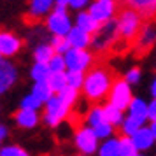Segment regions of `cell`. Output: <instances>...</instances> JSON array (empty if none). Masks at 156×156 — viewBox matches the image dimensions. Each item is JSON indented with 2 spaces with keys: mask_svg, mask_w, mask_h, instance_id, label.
Returning a JSON list of instances; mask_svg holds the SVG:
<instances>
[{
  "mask_svg": "<svg viewBox=\"0 0 156 156\" xmlns=\"http://www.w3.org/2000/svg\"><path fill=\"white\" fill-rule=\"evenodd\" d=\"M114 74L107 65L93 63L84 74V84H83V97L91 104H100L107 98L114 83Z\"/></svg>",
  "mask_w": 156,
  "mask_h": 156,
  "instance_id": "obj_1",
  "label": "cell"
},
{
  "mask_svg": "<svg viewBox=\"0 0 156 156\" xmlns=\"http://www.w3.org/2000/svg\"><path fill=\"white\" fill-rule=\"evenodd\" d=\"M118 27H119V37L133 48L135 41H137V37H139L142 27H144V25H142L140 14H139L137 11H133V9L125 7L119 12Z\"/></svg>",
  "mask_w": 156,
  "mask_h": 156,
  "instance_id": "obj_2",
  "label": "cell"
},
{
  "mask_svg": "<svg viewBox=\"0 0 156 156\" xmlns=\"http://www.w3.org/2000/svg\"><path fill=\"white\" fill-rule=\"evenodd\" d=\"M70 109L72 107L67 105L58 95H53V97L44 104V114H42L44 125L49 126V128H56L62 121L69 118Z\"/></svg>",
  "mask_w": 156,
  "mask_h": 156,
  "instance_id": "obj_3",
  "label": "cell"
},
{
  "mask_svg": "<svg viewBox=\"0 0 156 156\" xmlns=\"http://www.w3.org/2000/svg\"><path fill=\"white\" fill-rule=\"evenodd\" d=\"M119 35V27H118V20L111 18L109 21L100 23L98 30L95 32V35L91 39L93 48L97 51H109L114 41Z\"/></svg>",
  "mask_w": 156,
  "mask_h": 156,
  "instance_id": "obj_4",
  "label": "cell"
},
{
  "mask_svg": "<svg viewBox=\"0 0 156 156\" xmlns=\"http://www.w3.org/2000/svg\"><path fill=\"white\" fill-rule=\"evenodd\" d=\"M74 147L77 149L79 154H86V156H93L97 154V149L100 146L98 137L95 135L91 126H79L74 132Z\"/></svg>",
  "mask_w": 156,
  "mask_h": 156,
  "instance_id": "obj_5",
  "label": "cell"
},
{
  "mask_svg": "<svg viewBox=\"0 0 156 156\" xmlns=\"http://www.w3.org/2000/svg\"><path fill=\"white\" fill-rule=\"evenodd\" d=\"M132 98H133L132 86L128 84L125 79H114L112 86H111V91L107 95L109 104L116 105L121 111H126L128 105H130V102H132Z\"/></svg>",
  "mask_w": 156,
  "mask_h": 156,
  "instance_id": "obj_6",
  "label": "cell"
},
{
  "mask_svg": "<svg viewBox=\"0 0 156 156\" xmlns=\"http://www.w3.org/2000/svg\"><path fill=\"white\" fill-rule=\"evenodd\" d=\"M65 65L69 70H79L86 72L93 65V55H90L86 49H77V48H70L65 53Z\"/></svg>",
  "mask_w": 156,
  "mask_h": 156,
  "instance_id": "obj_7",
  "label": "cell"
},
{
  "mask_svg": "<svg viewBox=\"0 0 156 156\" xmlns=\"http://www.w3.org/2000/svg\"><path fill=\"white\" fill-rule=\"evenodd\" d=\"M48 28L55 34V35H67L70 32V20H69V14L65 12L63 7H56L55 12L48 18Z\"/></svg>",
  "mask_w": 156,
  "mask_h": 156,
  "instance_id": "obj_8",
  "label": "cell"
},
{
  "mask_svg": "<svg viewBox=\"0 0 156 156\" xmlns=\"http://www.w3.org/2000/svg\"><path fill=\"white\" fill-rule=\"evenodd\" d=\"M88 12H90L98 23H105V21H109V20L112 18V14L116 12V2H114V0H95Z\"/></svg>",
  "mask_w": 156,
  "mask_h": 156,
  "instance_id": "obj_9",
  "label": "cell"
},
{
  "mask_svg": "<svg viewBox=\"0 0 156 156\" xmlns=\"http://www.w3.org/2000/svg\"><path fill=\"white\" fill-rule=\"evenodd\" d=\"M130 139L135 144V147H137L139 153H147V151H151V149L154 147V144H156V139H154V135H153V132H151V128L144 126V125Z\"/></svg>",
  "mask_w": 156,
  "mask_h": 156,
  "instance_id": "obj_10",
  "label": "cell"
},
{
  "mask_svg": "<svg viewBox=\"0 0 156 156\" xmlns=\"http://www.w3.org/2000/svg\"><path fill=\"white\" fill-rule=\"evenodd\" d=\"M154 41H156V30L153 28V27H149V25H144L142 30H140V34H139V37H137V41H135V44H133L135 53H137L139 56L146 55V53L153 48Z\"/></svg>",
  "mask_w": 156,
  "mask_h": 156,
  "instance_id": "obj_11",
  "label": "cell"
},
{
  "mask_svg": "<svg viewBox=\"0 0 156 156\" xmlns=\"http://www.w3.org/2000/svg\"><path fill=\"white\" fill-rule=\"evenodd\" d=\"M14 123L20 128H23V130H34L41 123L39 111H32V109H23V107H20L14 112Z\"/></svg>",
  "mask_w": 156,
  "mask_h": 156,
  "instance_id": "obj_12",
  "label": "cell"
},
{
  "mask_svg": "<svg viewBox=\"0 0 156 156\" xmlns=\"http://www.w3.org/2000/svg\"><path fill=\"white\" fill-rule=\"evenodd\" d=\"M130 9L137 11L144 21H153L156 18V0H125Z\"/></svg>",
  "mask_w": 156,
  "mask_h": 156,
  "instance_id": "obj_13",
  "label": "cell"
},
{
  "mask_svg": "<svg viewBox=\"0 0 156 156\" xmlns=\"http://www.w3.org/2000/svg\"><path fill=\"white\" fill-rule=\"evenodd\" d=\"M20 49H21V41L14 34L0 30V55L5 58H11Z\"/></svg>",
  "mask_w": 156,
  "mask_h": 156,
  "instance_id": "obj_14",
  "label": "cell"
},
{
  "mask_svg": "<svg viewBox=\"0 0 156 156\" xmlns=\"http://www.w3.org/2000/svg\"><path fill=\"white\" fill-rule=\"evenodd\" d=\"M16 79H18L16 67L7 60H0V95L7 91L16 83Z\"/></svg>",
  "mask_w": 156,
  "mask_h": 156,
  "instance_id": "obj_15",
  "label": "cell"
},
{
  "mask_svg": "<svg viewBox=\"0 0 156 156\" xmlns=\"http://www.w3.org/2000/svg\"><path fill=\"white\" fill-rule=\"evenodd\" d=\"M53 2L55 0H32L30 14L25 16V21L27 23H39V20L51 9Z\"/></svg>",
  "mask_w": 156,
  "mask_h": 156,
  "instance_id": "obj_16",
  "label": "cell"
},
{
  "mask_svg": "<svg viewBox=\"0 0 156 156\" xmlns=\"http://www.w3.org/2000/svg\"><path fill=\"white\" fill-rule=\"evenodd\" d=\"M67 41L70 44V48H77V49H84L91 44V37L88 32L81 30L79 27L76 28H70V32L67 34Z\"/></svg>",
  "mask_w": 156,
  "mask_h": 156,
  "instance_id": "obj_17",
  "label": "cell"
},
{
  "mask_svg": "<svg viewBox=\"0 0 156 156\" xmlns=\"http://www.w3.org/2000/svg\"><path fill=\"white\" fill-rule=\"evenodd\" d=\"M126 112H128V116L139 119L140 123H146V121H147V102L144 98L135 97V98H132V102H130Z\"/></svg>",
  "mask_w": 156,
  "mask_h": 156,
  "instance_id": "obj_18",
  "label": "cell"
},
{
  "mask_svg": "<svg viewBox=\"0 0 156 156\" xmlns=\"http://www.w3.org/2000/svg\"><path fill=\"white\" fill-rule=\"evenodd\" d=\"M104 107V118H105L107 123H111L114 128H119L121 123H123V119H125V111H121V109H118L116 105H112V104H109L107 102Z\"/></svg>",
  "mask_w": 156,
  "mask_h": 156,
  "instance_id": "obj_19",
  "label": "cell"
},
{
  "mask_svg": "<svg viewBox=\"0 0 156 156\" xmlns=\"http://www.w3.org/2000/svg\"><path fill=\"white\" fill-rule=\"evenodd\" d=\"M97 156H119V137H111L107 140H100Z\"/></svg>",
  "mask_w": 156,
  "mask_h": 156,
  "instance_id": "obj_20",
  "label": "cell"
},
{
  "mask_svg": "<svg viewBox=\"0 0 156 156\" xmlns=\"http://www.w3.org/2000/svg\"><path fill=\"white\" fill-rule=\"evenodd\" d=\"M77 27L81 30L88 32V34H95V32L98 30L100 23L97 21L90 12H79V16H77Z\"/></svg>",
  "mask_w": 156,
  "mask_h": 156,
  "instance_id": "obj_21",
  "label": "cell"
},
{
  "mask_svg": "<svg viewBox=\"0 0 156 156\" xmlns=\"http://www.w3.org/2000/svg\"><path fill=\"white\" fill-rule=\"evenodd\" d=\"M32 95H35L42 104H46L55 93L51 90V86L48 84V81H37L35 84H34V88H32Z\"/></svg>",
  "mask_w": 156,
  "mask_h": 156,
  "instance_id": "obj_22",
  "label": "cell"
},
{
  "mask_svg": "<svg viewBox=\"0 0 156 156\" xmlns=\"http://www.w3.org/2000/svg\"><path fill=\"white\" fill-rule=\"evenodd\" d=\"M48 84L51 86L53 93H60L67 86V72H51L48 77Z\"/></svg>",
  "mask_w": 156,
  "mask_h": 156,
  "instance_id": "obj_23",
  "label": "cell"
},
{
  "mask_svg": "<svg viewBox=\"0 0 156 156\" xmlns=\"http://www.w3.org/2000/svg\"><path fill=\"white\" fill-rule=\"evenodd\" d=\"M55 55H56V53L51 48V44H41V46H37L35 51H34V58H35V62H39V63H48Z\"/></svg>",
  "mask_w": 156,
  "mask_h": 156,
  "instance_id": "obj_24",
  "label": "cell"
},
{
  "mask_svg": "<svg viewBox=\"0 0 156 156\" xmlns=\"http://www.w3.org/2000/svg\"><path fill=\"white\" fill-rule=\"evenodd\" d=\"M102 121H105L104 118V107L102 105H93L91 109H88V112H86V125L88 126H97L100 125Z\"/></svg>",
  "mask_w": 156,
  "mask_h": 156,
  "instance_id": "obj_25",
  "label": "cell"
},
{
  "mask_svg": "<svg viewBox=\"0 0 156 156\" xmlns=\"http://www.w3.org/2000/svg\"><path fill=\"white\" fill-rule=\"evenodd\" d=\"M144 123H140L139 119H135V118H132V116H125V119H123V123H121V133L126 135V137H132V135L139 130V128L142 126Z\"/></svg>",
  "mask_w": 156,
  "mask_h": 156,
  "instance_id": "obj_26",
  "label": "cell"
},
{
  "mask_svg": "<svg viewBox=\"0 0 156 156\" xmlns=\"http://www.w3.org/2000/svg\"><path fill=\"white\" fill-rule=\"evenodd\" d=\"M93 132H95V135L98 137V140H107V139L114 137V132H116V128H114L111 123H107V121H102L100 125L93 126Z\"/></svg>",
  "mask_w": 156,
  "mask_h": 156,
  "instance_id": "obj_27",
  "label": "cell"
},
{
  "mask_svg": "<svg viewBox=\"0 0 156 156\" xmlns=\"http://www.w3.org/2000/svg\"><path fill=\"white\" fill-rule=\"evenodd\" d=\"M60 98L63 100L65 104L69 107H74L76 104H77V98H79V90H76V88H70V86H65L63 90L60 93H56Z\"/></svg>",
  "mask_w": 156,
  "mask_h": 156,
  "instance_id": "obj_28",
  "label": "cell"
},
{
  "mask_svg": "<svg viewBox=\"0 0 156 156\" xmlns=\"http://www.w3.org/2000/svg\"><path fill=\"white\" fill-rule=\"evenodd\" d=\"M137 154H139V151L135 147V144L132 142V139L126 137V135L119 137V156H137Z\"/></svg>",
  "mask_w": 156,
  "mask_h": 156,
  "instance_id": "obj_29",
  "label": "cell"
},
{
  "mask_svg": "<svg viewBox=\"0 0 156 156\" xmlns=\"http://www.w3.org/2000/svg\"><path fill=\"white\" fill-rule=\"evenodd\" d=\"M49 67H48V63H39V62H35V65L32 67V72H30V76H32V79L34 81H48V77H49Z\"/></svg>",
  "mask_w": 156,
  "mask_h": 156,
  "instance_id": "obj_30",
  "label": "cell"
},
{
  "mask_svg": "<svg viewBox=\"0 0 156 156\" xmlns=\"http://www.w3.org/2000/svg\"><path fill=\"white\" fill-rule=\"evenodd\" d=\"M0 156H32L28 153V149L21 147L18 144H7L0 147Z\"/></svg>",
  "mask_w": 156,
  "mask_h": 156,
  "instance_id": "obj_31",
  "label": "cell"
},
{
  "mask_svg": "<svg viewBox=\"0 0 156 156\" xmlns=\"http://www.w3.org/2000/svg\"><path fill=\"white\" fill-rule=\"evenodd\" d=\"M83 84H84V72H79V70L67 72V86L76 88V90H81Z\"/></svg>",
  "mask_w": 156,
  "mask_h": 156,
  "instance_id": "obj_32",
  "label": "cell"
},
{
  "mask_svg": "<svg viewBox=\"0 0 156 156\" xmlns=\"http://www.w3.org/2000/svg\"><path fill=\"white\" fill-rule=\"evenodd\" d=\"M51 48L55 49L56 55H65L67 51L70 49V44H69V41H67V37L55 35L53 37V41H51Z\"/></svg>",
  "mask_w": 156,
  "mask_h": 156,
  "instance_id": "obj_33",
  "label": "cell"
},
{
  "mask_svg": "<svg viewBox=\"0 0 156 156\" xmlns=\"http://www.w3.org/2000/svg\"><path fill=\"white\" fill-rule=\"evenodd\" d=\"M42 102L37 98L35 95H27V97H23L21 100V104H20V107H23V109H32V111H41L42 109Z\"/></svg>",
  "mask_w": 156,
  "mask_h": 156,
  "instance_id": "obj_34",
  "label": "cell"
},
{
  "mask_svg": "<svg viewBox=\"0 0 156 156\" xmlns=\"http://www.w3.org/2000/svg\"><path fill=\"white\" fill-rule=\"evenodd\" d=\"M48 67H49L51 72H65L67 65H65L63 55H55V56L51 58L49 62H48Z\"/></svg>",
  "mask_w": 156,
  "mask_h": 156,
  "instance_id": "obj_35",
  "label": "cell"
},
{
  "mask_svg": "<svg viewBox=\"0 0 156 156\" xmlns=\"http://www.w3.org/2000/svg\"><path fill=\"white\" fill-rule=\"evenodd\" d=\"M140 76H142L140 69H139V67H133V69H130V70L125 74V81H126L130 86H132V84H137V83L140 81Z\"/></svg>",
  "mask_w": 156,
  "mask_h": 156,
  "instance_id": "obj_36",
  "label": "cell"
},
{
  "mask_svg": "<svg viewBox=\"0 0 156 156\" xmlns=\"http://www.w3.org/2000/svg\"><path fill=\"white\" fill-rule=\"evenodd\" d=\"M147 119L156 121V98H153L147 104Z\"/></svg>",
  "mask_w": 156,
  "mask_h": 156,
  "instance_id": "obj_37",
  "label": "cell"
},
{
  "mask_svg": "<svg viewBox=\"0 0 156 156\" xmlns=\"http://www.w3.org/2000/svg\"><path fill=\"white\" fill-rule=\"evenodd\" d=\"M72 7H76V9H79V7H84L86 4H88V0H70L69 2Z\"/></svg>",
  "mask_w": 156,
  "mask_h": 156,
  "instance_id": "obj_38",
  "label": "cell"
},
{
  "mask_svg": "<svg viewBox=\"0 0 156 156\" xmlns=\"http://www.w3.org/2000/svg\"><path fill=\"white\" fill-rule=\"evenodd\" d=\"M9 135V130H7V126L5 125H0V139L2 140H5V137Z\"/></svg>",
  "mask_w": 156,
  "mask_h": 156,
  "instance_id": "obj_39",
  "label": "cell"
},
{
  "mask_svg": "<svg viewBox=\"0 0 156 156\" xmlns=\"http://www.w3.org/2000/svg\"><path fill=\"white\" fill-rule=\"evenodd\" d=\"M70 0H56V7H63L65 9V5L69 4Z\"/></svg>",
  "mask_w": 156,
  "mask_h": 156,
  "instance_id": "obj_40",
  "label": "cell"
},
{
  "mask_svg": "<svg viewBox=\"0 0 156 156\" xmlns=\"http://www.w3.org/2000/svg\"><path fill=\"white\" fill-rule=\"evenodd\" d=\"M151 95H153V98H156V77L153 81V84H151Z\"/></svg>",
  "mask_w": 156,
  "mask_h": 156,
  "instance_id": "obj_41",
  "label": "cell"
},
{
  "mask_svg": "<svg viewBox=\"0 0 156 156\" xmlns=\"http://www.w3.org/2000/svg\"><path fill=\"white\" fill-rule=\"evenodd\" d=\"M151 132H153V135H154V139H156V121H151Z\"/></svg>",
  "mask_w": 156,
  "mask_h": 156,
  "instance_id": "obj_42",
  "label": "cell"
},
{
  "mask_svg": "<svg viewBox=\"0 0 156 156\" xmlns=\"http://www.w3.org/2000/svg\"><path fill=\"white\" fill-rule=\"evenodd\" d=\"M137 156H147V154H144V153H139V154H137Z\"/></svg>",
  "mask_w": 156,
  "mask_h": 156,
  "instance_id": "obj_43",
  "label": "cell"
},
{
  "mask_svg": "<svg viewBox=\"0 0 156 156\" xmlns=\"http://www.w3.org/2000/svg\"><path fill=\"white\" fill-rule=\"evenodd\" d=\"M0 147H2V139H0Z\"/></svg>",
  "mask_w": 156,
  "mask_h": 156,
  "instance_id": "obj_44",
  "label": "cell"
},
{
  "mask_svg": "<svg viewBox=\"0 0 156 156\" xmlns=\"http://www.w3.org/2000/svg\"><path fill=\"white\" fill-rule=\"evenodd\" d=\"M76 156H86V154H76Z\"/></svg>",
  "mask_w": 156,
  "mask_h": 156,
  "instance_id": "obj_45",
  "label": "cell"
},
{
  "mask_svg": "<svg viewBox=\"0 0 156 156\" xmlns=\"http://www.w3.org/2000/svg\"><path fill=\"white\" fill-rule=\"evenodd\" d=\"M0 60H2V55H0Z\"/></svg>",
  "mask_w": 156,
  "mask_h": 156,
  "instance_id": "obj_46",
  "label": "cell"
}]
</instances>
